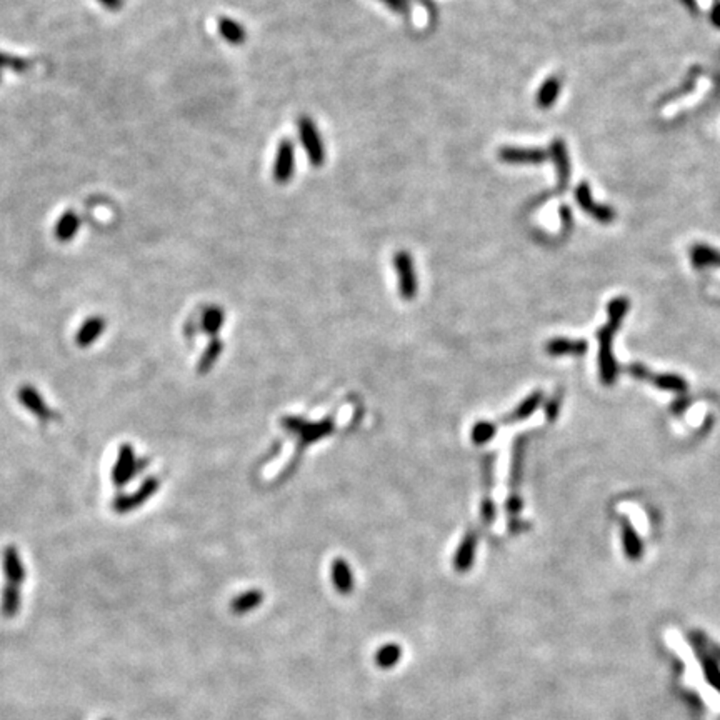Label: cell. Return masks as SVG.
Here are the masks:
<instances>
[{
    "label": "cell",
    "instance_id": "1",
    "mask_svg": "<svg viewBox=\"0 0 720 720\" xmlns=\"http://www.w3.org/2000/svg\"><path fill=\"white\" fill-rule=\"evenodd\" d=\"M629 300L625 297H617L609 302L607 314L609 322L597 332L599 339V371L600 380L605 385H612L618 377V366L616 355H614V337L621 327L622 319L629 312Z\"/></svg>",
    "mask_w": 720,
    "mask_h": 720
},
{
    "label": "cell",
    "instance_id": "2",
    "mask_svg": "<svg viewBox=\"0 0 720 720\" xmlns=\"http://www.w3.org/2000/svg\"><path fill=\"white\" fill-rule=\"evenodd\" d=\"M160 485L162 480H159V477H147L146 480L140 484L139 489L132 492V494H118L117 497L112 500V511L116 513H120V515L137 511L139 507H142L144 504L148 502V500L153 497V494L160 489Z\"/></svg>",
    "mask_w": 720,
    "mask_h": 720
},
{
    "label": "cell",
    "instance_id": "3",
    "mask_svg": "<svg viewBox=\"0 0 720 720\" xmlns=\"http://www.w3.org/2000/svg\"><path fill=\"white\" fill-rule=\"evenodd\" d=\"M137 455L130 443H122L118 447L116 464L112 467V484L116 489H124L137 477Z\"/></svg>",
    "mask_w": 720,
    "mask_h": 720
},
{
    "label": "cell",
    "instance_id": "4",
    "mask_svg": "<svg viewBox=\"0 0 720 720\" xmlns=\"http://www.w3.org/2000/svg\"><path fill=\"white\" fill-rule=\"evenodd\" d=\"M17 399H19L20 406L24 409H27L35 419H39L43 424L54 422V420L59 419V414L47 406L43 395L32 384L20 385V389L17 390Z\"/></svg>",
    "mask_w": 720,
    "mask_h": 720
},
{
    "label": "cell",
    "instance_id": "5",
    "mask_svg": "<svg viewBox=\"0 0 720 720\" xmlns=\"http://www.w3.org/2000/svg\"><path fill=\"white\" fill-rule=\"evenodd\" d=\"M298 134H300V142L307 155H309L310 164L314 167L322 165L326 160V148H324L322 137H320L317 127L310 117L298 118Z\"/></svg>",
    "mask_w": 720,
    "mask_h": 720
},
{
    "label": "cell",
    "instance_id": "6",
    "mask_svg": "<svg viewBox=\"0 0 720 720\" xmlns=\"http://www.w3.org/2000/svg\"><path fill=\"white\" fill-rule=\"evenodd\" d=\"M394 265L399 275V291H401V296L406 300H410V298L415 297L417 292V274L410 254L406 252V250L395 254Z\"/></svg>",
    "mask_w": 720,
    "mask_h": 720
},
{
    "label": "cell",
    "instance_id": "7",
    "mask_svg": "<svg viewBox=\"0 0 720 720\" xmlns=\"http://www.w3.org/2000/svg\"><path fill=\"white\" fill-rule=\"evenodd\" d=\"M296 170V148L289 139L279 144L274 162V179L279 184H287L293 177Z\"/></svg>",
    "mask_w": 720,
    "mask_h": 720
},
{
    "label": "cell",
    "instance_id": "8",
    "mask_svg": "<svg viewBox=\"0 0 720 720\" xmlns=\"http://www.w3.org/2000/svg\"><path fill=\"white\" fill-rule=\"evenodd\" d=\"M499 159L513 165H539L548 159V152L544 148L502 147L499 151Z\"/></svg>",
    "mask_w": 720,
    "mask_h": 720
},
{
    "label": "cell",
    "instance_id": "9",
    "mask_svg": "<svg viewBox=\"0 0 720 720\" xmlns=\"http://www.w3.org/2000/svg\"><path fill=\"white\" fill-rule=\"evenodd\" d=\"M575 197H577L579 205H581V207L586 210L587 214L592 215L595 221H599L602 223H609L616 219V212H614L612 209L607 207V205L595 204L594 199H592V192H590L589 184H586V182L579 184V187L575 188Z\"/></svg>",
    "mask_w": 720,
    "mask_h": 720
},
{
    "label": "cell",
    "instance_id": "10",
    "mask_svg": "<svg viewBox=\"0 0 720 720\" xmlns=\"http://www.w3.org/2000/svg\"><path fill=\"white\" fill-rule=\"evenodd\" d=\"M2 567L4 574L8 583L20 587L27 579V570L24 567V562L19 554V548L15 546H7L2 552Z\"/></svg>",
    "mask_w": 720,
    "mask_h": 720
},
{
    "label": "cell",
    "instance_id": "11",
    "mask_svg": "<svg viewBox=\"0 0 720 720\" xmlns=\"http://www.w3.org/2000/svg\"><path fill=\"white\" fill-rule=\"evenodd\" d=\"M105 327H107V320L102 315H90V317H87L76 333L77 347L87 349V347L95 344L104 333Z\"/></svg>",
    "mask_w": 720,
    "mask_h": 720
},
{
    "label": "cell",
    "instance_id": "12",
    "mask_svg": "<svg viewBox=\"0 0 720 720\" xmlns=\"http://www.w3.org/2000/svg\"><path fill=\"white\" fill-rule=\"evenodd\" d=\"M622 546L625 555L629 557L630 560H639L640 557L644 555V544L642 539L639 537L637 530L634 529V525L630 524L629 519L622 517Z\"/></svg>",
    "mask_w": 720,
    "mask_h": 720
},
{
    "label": "cell",
    "instance_id": "13",
    "mask_svg": "<svg viewBox=\"0 0 720 720\" xmlns=\"http://www.w3.org/2000/svg\"><path fill=\"white\" fill-rule=\"evenodd\" d=\"M551 155L557 167V174H559V191L564 192L570 177V162L567 155V148H565V144L562 142V140L557 139L552 142Z\"/></svg>",
    "mask_w": 720,
    "mask_h": 720
},
{
    "label": "cell",
    "instance_id": "14",
    "mask_svg": "<svg viewBox=\"0 0 720 720\" xmlns=\"http://www.w3.org/2000/svg\"><path fill=\"white\" fill-rule=\"evenodd\" d=\"M22 605L20 587L14 583H6L0 590V614L6 618H12L19 614Z\"/></svg>",
    "mask_w": 720,
    "mask_h": 720
},
{
    "label": "cell",
    "instance_id": "15",
    "mask_svg": "<svg viewBox=\"0 0 720 720\" xmlns=\"http://www.w3.org/2000/svg\"><path fill=\"white\" fill-rule=\"evenodd\" d=\"M589 349L586 340H570L564 339V337H557V339H552L548 342L546 350L554 357H559V355H583Z\"/></svg>",
    "mask_w": 720,
    "mask_h": 720
},
{
    "label": "cell",
    "instance_id": "16",
    "mask_svg": "<svg viewBox=\"0 0 720 720\" xmlns=\"http://www.w3.org/2000/svg\"><path fill=\"white\" fill-rule=\"evenodd\" d=\"M691 261L697 269L704 267H720V252L709 245L697 244L691 249Z\"/></svg>",
    "mask_w": 720,
    "mask_h": 720
},
{
    "label": "cell",
    "instance_id": "17",
    "mask_svg": "<svg viewBox=\"0 0 720 720\" xmlns=\"http://www.w3.org/2000/svg\"><path fill=\"white\" fill-rule=\"evenodd\" d=\"M332 581L340 594H350L354 589L352 572H350L349 564H345L342 559H337L332 564Z\"/></svg>",
    "mask_w": 720,
    "mask_h": 720
},
{
    "label": "cell",
    "instance_id": "18",
    "mask_svg": "<svg viewBox=\"0 0 720 720\" xmlns=\"http://www.w3.org/2000/svg\"><path fill=\"white\" fill-rule=\"evenodd\" d=\"M649 382L656 385L657 389L665 390V392H674V394H684L687 390V382L684 377L677 374H651L649 377Z\"/></svg>",
    "mask_w": 720,
    "mask_h": 720
},
{
    "label": "cell",
    "instance_id": "19",
    "mask_svg": "<svg viewBox=\"0 0 720 720\" xmlns=\"http://www.w3.org/2000/svg\"><path fill=\"white\" fill-rule=\"evenodd\" d=\"M78 227H81V219L76 212L69 210L65 212L62 217L59 219L55 226V237L60 240V242H70L74 239V235L78 232Z\"/></svg>",
    "mask_w": 720,
    "mask_h": 720
},
{
    "label": "cell",
    "instance_id": "20",
    "mask_svg": "<svg viewBox=\"0 0 720 720\" xmlns=\"http://www.w3.org/2000/svg\"><path fill=\"white\" fill-rule=\"evenodd\" d=\"M219 32H221V35L227 42L234 43V46H242L245 42V37H247L242 25H240L239 22L227 19V17L219 19Z\"/></svg>",
    "mask_w": 720,
    "mask_h": 720
},
{
    "label": "cell",
    "instance_id": "21",
    "mask_svg": "<svg viewBox=\"0 0 720 720\" xmlns=\"http://www.w3.org/2000/svg\"><path fill=\"white\" fill-rule=\"evenodd\" d=\"M562 89V82L559 77H548L546 82L540 87L537 94V105L540 109H548L552 107V104L555 102L557 97H559V92Z\"/></svg>",
    "mask_w": 720,
    "mask_h": 720
},
{
    "label": "cell",
    "instance_id": "22",
    "mask_svg": "<svg viewBox=\"0 0 720 720\" xmlns=\"http://www.w3.org/2000/svg\"><path fill=\"white\" fill-rule=\"evenodd\" d=\"M402 649L397 644H387L379 649L375 656V662L380 669H392L401 662Z\"/></svg>",
    "mask_w": 720,
    "mask_h": 720
},
{
    "label": "cell",
    "instance_id": "23",
    "mask_svg": "<svg viewBox=\"0 0 720 720\" xmlns=\"http://www.w3.org/2000/svg\"><path fill=\"white\" fill-rule=\"evenodd\" d=\"M262 604V594L258 590H249L245 594L235 597L232 602V610L235 614H247L250 610L257 609Z\"/></svg>",
    "mask_w": 720,
    "mask_h": 720
},
{
    "label": "cell",
    "instance_id": "24",
    "mask_svg": "<svg viewBox=\"0 0 720 720\" xmlns=\"http://www.w3.org/2000/svg\"><path fill=\"white\" fill-rule=\"evenodd\" d=\"M542 399H544L542 392L530 394L529 397H527L525 401L522 402L515 410H513V414L508 417V420H511V422H513V420H524V419H527V417H530V415L534 414V410L539 409V406H540V402H542Z\"/></svg>",
    "mask_w": 720,
    "mask_h": 720
},
{
    "label": "cell",
    "instance_id": "25",
    "mask_svg": "<svg viewBox=\"0 0 720 720\" xmlns=\"http://www.w3.org/2000/svg\"><path fill=\"white\" fill-rule=\"evenodd\" d=\"M700 662L704 665V674L707 682L712 686L715 691L720 692V667L717 664V658H714L709 653L700 652Z\"/></svg>",
    "mask_w": 720,
    "mask_h": 720
},
{
    "label": "cell",
    "instance_id": "26",
    "mask_svg": "<svg viewBox=\"0 0 720 720\" xmlns=\"http://www.w3.org/2000/svg\"><path fill=\"white\" fill-rule=\"evenodd\" d=\"M223 326V312L219 307H210L202 315V328L210 335H215Z\"/></svg>",
    "mask_w": 720,
    "mask_h": 720
},
{
    "label": "cell",
    "instance_id": "27",
    "mask_svg": "<svg viewBox=\"0 0 720 720\" xmlns=\"http://www.w3.org/2000/svg\"><path fill=\"white\" fill-rule=\"evenodd\" d=\"M222 352V344L221 340L214 339L212 342H210L207 350H205L204 355L200 357V362L199 366H197V371H199V374H205V372H209L210 368L214 367L215 360H217L219 354Z\"/></svg>",
    "mask_w": 720,
    "mask_h": 720
},
{
    "label": "cell",
    "instance_id": "28",
    "mask_svg": "<svg viewBox=\"0 0 720 720\" xmlns=\"http://www.w3.org/2000/svg\"><path fill=\"white\" fill-rule=\"evenodd\" d=\"M495 432H497V429H495L494 424H490V422L477 424L476 429H473V432H472L473 442H476V443L489 442L490 438L495 436Z\"/></svg>",
    "mask_w": 720,
    "mask_h": 720
},
{
    "label": "cell",
    "instance_id": "29",
    "mask_svg": "<svg viewBox=\"0 0 720 720\" xmlns=\"http://www.w3.org/2000/svg\"><path fill=\"white\" fill-rule=\"evenodd\" d=\"M473 551H476V548H473V542H471V540H469L467 544H462V547H460L457 554V560H455V567L459 570H465L471 567L473 560Z\"/></svg>",
    "mask_w": 720,
    "mask_h": 720
},
{
    "label": "cell",
    "instance_id": "30",
    "mask_svg": "<svg viewBox=\"0 0 720 720\" xmlns=\"http://www.w3.org/2000/svg\"><path fill=\"white\" fill-rule=\"evenodd\" d=\"M627 374H629L630 377H634V379H637V380L649 382V377H651L652 372L649 371V368L645 367V366H642V364L635 362V364H630V366H627Z\"/></svg>",
    "mask_w": 720,
    "mask_h": 720
},
{
    "label": "cell",
    "instance_id": "31",
    "mask_svg": "<svg viewBox=\"0 0 720 720\" xmlns=\"http://www.w3.org/2000/svg\"><path fill=\"white\" fill-rule=\"evenodd\" d=\"M380 2H384L385 6L390 7L395 12H399V14H407V12H409V4H407V0H380Z\"/></svg>",
    "mask_w": 720,
    "mask_h": 720
},
{
    "label": "cell",
    "instance_id": "32",
    "mask_svg": "<svg viewBox=\"0 0 720 720\" xmlns=\"http://www.w3.org/2000/svg\"><path fill=\"white\" fill-rule=\"evenodd\" d=\"M559 406H560V401H559V399H557V397L552 399L551 403H548L547 409H546V412H547L546 415L548 417V419H551V420H554V419H555V417H557V412H559Z\"/></svg>",
    "mask_w": 720,
    "mask_h": 720
},
{
    "label": "cell",
    "instance_id": "33",
    "mask_svg": "<svg viewBox=\"0 0 720 720\" xmlns=\"http://www.w3.org/2000/svg\"><path fill=\"white\" fill-rule=\"evenodd\" d=\"M97 2L109 11H120L124 7V0H97Z\"/></svg>",
    "mask_w": 720,
    "mask_h": 720
},
{
    "label": "cell",
    "instance_id": "34",
    "mask_svg": "<svg viewBox=\"0 0 720 720\" xmlns=\"http://www.w3.org/2000/svg\"><path fill=\"white\" fill-rule=\"evenodd\" d=\"M710 19H712L715 27L720 29V2H717L712 8V14H710Z\"/></svg>",
    "mask_w": 720,
    "mask_h": 720
},
{
    "label": "cell",
    "instance_id": "35",
    "mask_svg": "<svg viewBox=\"0 0 720 720\" xmlns=\"http://www.w3.org/2000/svg\"><path fill=\"white\" fill-rule=\"evenodd\" d=\"M522 508V500L519 497H512L511 500H508V511H511L512 513L519 512Z\"/></svg>",
    "mask_w": 720,
    "mask_h": 720
}]
</instances>
